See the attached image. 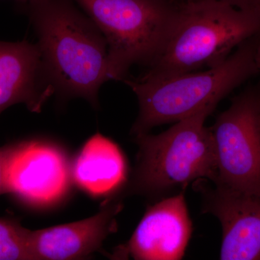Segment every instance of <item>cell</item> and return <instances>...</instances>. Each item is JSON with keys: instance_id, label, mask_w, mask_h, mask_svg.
<instances>
[{"instance_id": "cell-1", "label": "cell", "mask_w": 260, "mask_h": 260, "mask_svg": "<svg viewBox=\"0 0 260 260\" xmlns=\"http://www.w3.org/2000/svg\"><path fill=\"white\" fill-rule=\"evenodd\" d=\"M29 15L48 78L55 92L93 107L109 81L107 41L74 0H31Z\"/></svg>"}, {"instance_id": "cell-2", "label": "cell", "mask_w": 260, "mask_h": 260, "mask_svg": "<svg viewBox=\"0 0 260 260\" xmlns=\"http://www.w3.org/2000/svg\"><path fill=\"white\" fill-rule=\"evenodd\" d=\"M260 32L239 46L221 64L203 71L173 75L162 79L127 78L134 92L139 114L132 127L135 136L155 126L175 123L208 106H217L234 89L259 73L256 51Z\"/></svg>"}, {"instance_id": "cell-3", "label": "cell", "mask_w": 260, "mask_h": 260, "mask_svg": "<svg viewBox=\"0 0 260 260\" xmlns=\"http://www.w3.org/2000/svg\"><path fill=\"white\" fill-rule=\"evenodd\" d=\"M259 32L260 11L239 10L218 0L182 2L167 45L141 77L162 79L213 68Z\"/></svg>"}, {"instance_id": "cell-4", "label": "cell", "mask_w": 260, "mask_h": 260, "mask_svg": "<svg viewBox=\"0 0 260 260\" xmlns=\"http://www.w3.org/2000/svg\"><path fill=\"white\" fill-rule=\"evenodd\" d=\"M216 106H208L158 135H136L139 145L133 188L162 196L193 181L217 178L211 129L205 125Z\"/></svg>"}, {"instance_id": "cell-5", "label": "cell", "mask_w": 260, "mask_h": 260, "mask_svg": "<svg viewBox=\"0 0 260 260\" xmlns=\"http://www.w3.org/2000/svg\"><path fill=\"white\" fill-rule=\"evenodd\" d=\"M107 41L110 80L124 81L134 65L147 68L164 50L182 2L74 0Z\"/></svg>"}, {"instance_id": "cell-6", "label": "cell", "mask_w": 260, "mask_h": 260, "mask_svg": "<svg viewBox=\"0 0 260 260\" xmlns=\"http://www.w3.org/2000/svg\"><path fill=\"white\" fill-rule=\"evenodd\" d=\"M217 162L215 185L260 195V88L234 98L210 127Z\"/></svg>"}, {"instance_id": "cell-7", "label": "cell", "mask_w": 260, "mask_h": 260, "mask_svg": "<svg viewBox=\"0 0 260 260\" xmlns=\"http://www.w3.org/2000/svg\"><path fill=\"white\" fill-rule=\"evenodd\" d=\"M72 168L60 148L41 140L22 142L10 162L7 193L28 204L55 203L69 187Z\"/></svg>"}, {"instance_id": "cell-8", "label": "cell", "mask_w": 260, "mask_h": 260, "mask_svg": "<svg viewBox=\"0 0 260 260\" xmlns=\"http://www.w3.org/2000/svg\"><path fill=\"white\" fill-rule=\"evenodd\" d=\"M192 233L184 192L168 197L150 207L129 242L116 257L137 260L182 259Z\"/></svg>"}, {"instance_id": "cell-9", "label": "cell", "mask_w": 260, "mask_h": 260, "mask_svg": "<svg viewBox=\"0 0 260 260\" xmlns=\"http://www.w3.org/2000/svg\"><path fill=\"white\" fill-rule=\"evenodd\" d=\"M205 194V211L221 224L220 259L260 260V195L218 186Z\"/></svg>"}, {"instance_id": "cell-10", "label": "cell", "mask_w": 260, "mask_h": 260, "mask_svg": "<svg viewBox=\"0 0 260 260\" xmlns=\"http://www.w3.org/2000/svg\"><path fill=\"white\" fill-rule=\"evenodd\" d=\"M54 93L37 44L0 42V114L18 104L40 112Z\"/></svg>"}, {"instance_id": "cell-11", "label": "cell", "mask_w": 260, "mask_h": 260, "mask_svg": "<svg viewBox=\"0 0 260 260\" xmlns=\"http://www.w3.org/2000/svg\"><path fill=\"white\" fill-rule=\"evenodd\" d=\"M120 202H109L90 218L30 233L34 260H71L99 250L108 236L115 232Z\"/></svg>"}, {"instance_id": "cell-12", "label": "cell", "mask_w": 260, "mask_h": 260, "mask_svg": "<svg viewBox=\"0 0 260 260\" xmlns=\"http://www.w3.org/2000/svg\"><path fill=\"white\" fill-rule=\"evenodd\" d=\"M72 177L89 194H109L125 181V158L115 143L98 133L84 144L72 167Z\"/></svg>"}, {"instance_id": "cell-13", "label": "cell", "mask_w": 260, "mask_h": 260, "mask_svg": "<svg viewBox=\"0 0 260 260\" xmlns=\"http://www.w3.org/2000/svg\"><path fill=\"white\" fill-rule=\"evenodd\" d=\"M30 233L15 220L0 218V260H34Z\"/></svg>"}, {"instance_id": "cell-14", "label": "cell", "mask_w": 260, "mask_h": 260, "mask_svg": "<svg viewBox=\"0 0 260 260\" xmlns=\"http://www.w3.org/2000/svg\"><path fill=\"white\" fill-rule=\"evenodd\" d=\"M20 143H13L0 148V194L7 193L8 169L12 159L20 148Z\"/></svg>"}, {"instance_id": "cell-15", "label": "cell", "mask_w": 260, "mask_h": 260, "mask_svg": "<svg viewBox=\"0 0 260 260\" xmlns=\"http://www.w3.org/2000/svg\"><path fill=\"white\" fill-rule=\"evenodd\" d=\"M245 11H260V0H218Z\"/></svg>"}, {"instance_id": "cell-16", "label": "cell", "mask_w": 260, "mask_h": 260, "mask_svg": "<svg viewBox=\"0 0 260 260\" xmlns=\"http://www.w3.org/2000/svg\"><path fill=\"white\" fill-rule=\"evenodd\" d=\"M256 61L258 70H259V73H260V44L259 47H258L257 51H256Z\"/></svg>"}, {"instance_id": "cell-17", "label": "cell", "mask_w": 260, "mask_h": 260, "mask_svg": "<svg viewBox=\"0 0 260 260\" xmlns=\"http://www.w3.org/2000/svg\"><path fill=\"white\" fill-rule=\"evenodd\" d=\"M18 1L23 2V3H28L29 2L31 1V0H18Z\"/></svg>"}, {"instance_id": "cell-18", "label": "cell", "mask_w": 260, "mask_h": 260, "mask_svg": "<svg viewBox=\"0 0 260 260\" xmlns=\"http://www.w3.org/2000/svg\"><path fill=\"white\" fill-rule=\"evenodd\" d=\"M174 1H177V2H183V1H181V0H174Z\"/></svg>"}, {"instance_id": "cell-19", "label": "cell", "mask_w": 260, "mask_h": 260, "mask_svg": "<svg viewBox=\"0 0 260 260\" xmlns=\"http://www.w3.org/2000/svg\"><path fill=\"white\" fill-rule=\"evenodd\" d=\"M181 1L184 2V1H188V0H181Z\"/></svg>"}]
</instances>
